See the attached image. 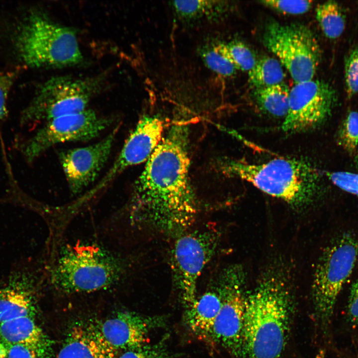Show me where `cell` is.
Returning <instances> with one entry per match:
<instances>
[{"instance_id": "5b68a950", "label": "cell", "mask_w": 358, "mask_h": 358, "mask_svg": "<svg viewBox=\"0 0 358 358\" xmlns=\"http://www.w3.org/2000/svg\"><path fill=\"white\" fill-rule=\"evenodd\" d=\"M123 263L98 247H68L59 255L51 271V281L64 292L99 290L115 284L125 270Z\"/></svg>"}, {"instance_id": "e0dca14e", "label": "cell", "mask_w": 358, "mask_h": 358, "mask_svg": "<svg viewBox=\"0 0 358 358\" xmlns=\"http://www.w3.org/2000/svg\"><path fill=\"white\" fill-rule=\"evenodd\" d=\"M32 279L25 274L12 275L0 288V323L15 318H34L36 307Z\"/></svg>"}, {"instance_id": "277c9868", "label": "cell", "mask_w": 358, "mask_h": 358, "mask_svg": "<svg viewBox=\"0 0 358 358\" xmlns=\"http://www.w3.org/2000/svg\"><path fill=\"white\" fill-rule=\"evenodd\" d=\"M14 44L21 61L33 68L71 66L83 60L76 31L40 13L32 12L20 24Z\"/></svg>"}, {"instance_id": "ffe728a7", "label": "cell", "mask_w": 358, "mask_h": 358, "mask_svg": "<svg viewBox=\"0 0 358 358\" xmlns=\"http://www.w3.org/2000/svg\"><path fill=\"white\" fill-rule=\"evenodd\" d=\"M171 5L178 18L185 23L201 20L215 21L227 10L228 4L222 0H174Z\"/></svg>"}, {"instance_id": "d4e9b609", "label": "cell", "mask_w": 358, "mask_h": 358, "mask_svg": "<svg viewBox=\"0 0 358 358\" xmlns=\"http://www.w3.org/2000/svg\"><path fill=\"white\" fill-rule=\"evenodd\" d=\"M222 46L225 55L238 70L249 72L256 63L257 60L254 54L243 42L238 41L228 43L222 42Z\"/></svg>"}, {"instance_id": "d6986e66", "label": "cell", "mask_w": 358, "mask_h": 358, "mask_svg": "<svg viewBox=\"0 0 358 358\" xmlns=\"http://www.w3.org/2000/svg\"><path fill=\"white\" fill-rule=\"evenodd\" d=\"M221 304L217 284L196 297L191 304L185 307L184 320L189 330L199 337L210 338Z\"/></svg>"}, {"instance_id": "1f68e13d", "label": "cell", "mask_w": 358, "mask_h": 358, "mask_svg": "<svg viewBox=\"0 0 358 358\" xmlns=\"http://www.w3.org/2000/svg\"><path fill=\"white\" fill-rule=\"evenodd\" d=\"M0 358H39L29 348L20 344H0Z\"/></svg>"}, {"instance_id": "7a4b0ae2", "label": "cell", "mask_w": 358, "mask_h": 358, "mask_svg": "<svg viewBox=\"0 0 358 358\" xmlns=\"http://www.w3.org/2000/svg\"><path fill=\"white\" fill-rule=\"evenodd\" d=\"M286 278L282 271L270 269L247 295L237 358H282L294 309Z\"/></svg>"}, {"instance_id": "9a60e30c", "label": "cell", "mask_w": 358, "mask_h": 358, "mask_svg": "<svg viewBox=\"0 0 358 358\" xmlns=\"http://www.w3.org/2000/svg\"><path fill=\"white\" fill-rule=\"evenodd\" d=\"M166 322L163 315L146 316L122 311L99 326L105 339L113 348L125 351L147 344L150 332L164 327Z\"/></svg>"}, {"instance_id": "4316f807", "label": "cell", "mask_w": 358, "mask_h": 358, "mask_svg": "<svg viewBox=\"0 0 358 358\" xmlns=\"http://www.w3.org/2000/svg\"><path fill=\"white\" fill-rule=\"evenodd\" d=\"M167 337L152 344H146L142 346L124 351L118 358H176V354L168 349Z\"/></svg>"}, {"instance_id": "3957f363", "label": "cell", "mask_w": 358, "mask_h": 358, "mask_svg": "<svg viewBox=\"0 0 358 358\" xmlns=\"http://www.w3.org/2000/svg\"><path fill=\"white\" fill-rule=\"evenodd\" d=\"M218 168L224 175L246 180L296 208L310 205L319 192L318 172L302 160L281 157L258 163L224 159Z\"/></svg>"}, {"instance_id": "7c38bea8", "label": "cell", "mask_w": 358, "mask_h": 358, "mask_svg": "<svg viewBox=\"0 0 358 358\" xmlns=\"http://www.w3.org/2000/svg\"><path fill=\"white\" fill-rule=\"evenodd\" d=\"M337 100L336 90L324 81L295 84L290 90L288 111L281 130L290 134L319 126L330 116Z\"/></svg>"}, {"instance_id": "8992f818", "label": "cell", "mask_w": 358, "mask_h": 358, "mask_svg": "<svg viewBox=\"0 0 358 358\" xmlns=\"http://www.w3.org/2000/svg\"><path fill=\"white\" fill-rule=\"evenodd\" d=\"M103 75L87 78L53 77L42 85L20 117V124L78 113L87 109L91 99L103 88Z\"/></svg>"}, {"instance_id": "836d02e7", "label": "cell", "mask_w": 358, "mask_h": 358, "mask_svg": "<svg viewBox=\"0 0 358 358\" xmlns=\"http://www.w3.org/2000/svg\"><path fill=\"white\" fill-rule=\"evenodd\" d=\"M356 154H357L356 159H357V160L358 162V149H357V153H356Z\"/></svg>"}, {"instance_id": "6da1fadb", "label": "cell", "mask_w": 358, "mask_h": 358, "mask_svg": "<svg viewBox=\"0 0 358 358\" xmlns=\"http://www.w3.org/2000/svg\"><path fill=\"white\" fill-rule=\"evenodd\" d=\"M189 129L174 123L135 182L129 204L134 225L176 238L195 222L199 212L189 170Z\"/></svg>"}, {"instance_id": "ba28073f", "label": "cell", "mask_w": 358, "mask_h": 358, "mask_svg": "<svg viewBox=\"0 0 358 358\" xmlns=\"http://www.w3.org/2000/svg\"><path fill=\"white\" fill-rule=\"evenodd\" d=\"M263 42L287 69L295 84L313 79L321 52L315 37L307 27L270 22L265 28Z\"/></svg>"}, {"instance_id": "f1b7e54d", "label": "cell", "mask_w": 358, "mask_h": 358, "mask_svg": "<svg viewBox=\"0 0 358 358\" xmlns=\"http://www.w3.org/2000/svg\"><path fill=\"white\" fill-rule=\"evenodd\" d=\"M264 5L283 14L298 15L303 14L311 8L312 1L310 0H262Z\"/></svg>"}, {"instance_id": "7402d4cb", "label": "cell", "mask_w": 358, "mask_h": 358, "mask_svg": "<svg viewBox=\"0 0 358 358\" xmlns=\"http://www.w3.org/2000/svg\"><path fill=\"white\" fill-rule=\"evenodd\" d=\"M279 61L269 57L257 60L248 72L249 81L257 89L270 87L283 82L285 75Z\"/></svg>"}, {"instance_id": "cb8c5ba5", "label": "cell", "mask_w": 358, "mask_h": 358, "mask_svg": "<svg viewBox=\"0 0 358 358\" xmlns=\"http://www.w3.org/2000/svg\"><path fill=\"white\" fill-rule=\"evenodd\" d=\"M317 21L325 35L332 39L339 37L345 28V17L340 5L329 0L316 8Z\"/></svg>"}, {"instance_id": "52a82bcc", "label": "cell", "mask_w": 358, "mask_h": 358, "mask_svg": "<svg viewBox=\"0 0 358 358\" xmlns=\"http://www.w3.org/2000/svg\"><path fill=\"white\" fill-rule=\"evenodd\" d=\"M358 255V239L346 233L329 246L319 259L312 293L316 315L323 324L330 322L338 295L353 270Z\"/></svg>"}, {"instance_id": "30bf717a", "label": "cell", "mask_w": 358, "mask_h": 358, "mask_svg": "<svg viewBox=\"0 0 358 358\" xmlns=\"http://www.w3.org/2000/svg\"><path fill=\"white\" fill-rule=\"evenodd\" d=\"M115 118L99 115L91 109L58 117L39 128L21 147L26 160L31 163L52 146L67 142L87 141L110 127Z\"/></svg>"}, {"instance_id": "5bb4252c", "label": "cell", "mask_w": 358, "mask_h": 358, "mask_svg": "<svg viewBox=\"0 0 358 358\" xmlns=\"http://www.w3.org/2000/svg\"><path fill=\"white\" fill-rule=\"evenodd\" d=\"M119 126L92 145L61 152L59 159L73 194L81 193L93 182L106 164Z\"/></svg>"}, {"instance_id": "ac0fdd59", "label": "cell", "mask_w": 358, "mask_h": 358, "mask_svg": "<svg viewBox=\"0 0 358 358\" xmlns=\"http://www.w3.org/2000/svg\"><path fill=\"white\" fill-rule=\"evenodd\" d=\"M0 344H20L34 351L39 358H50V339L29 316L0 323Z\"/></svg>"}, {"instance_id": "4dcf8cb0", "label": "cell", "mask_w": 358, "mask_h": 358, "mask_svg": "<svg viewBox=\"0 0 358 358\" xmlns=\"http://www.w3.org/2000/svg\"><path fill=\"white\" fill-rule=\"evenodd\" d=\"M328 176L332 182L341 189L358 195V174L337 172L329 173Z\"/></svg>"}, {"instance_id": "8fae6325", "label": "cell", "mask_w": 358, "mask_h": 358, "mask_svg": "<svg viewBox=\"0 0 358 358\" xmlns=\"http://www.w3.org/2000/svg\"><path fill=\"white\" fill-rule=\"evenodd\" d=\"M245 284V273L239 265L225 269L217 284L222 304L210 338L224 348L232 358H237L241 342L247 296Z\"/></svg>"}, {"instance_id": "9c48e42d", "label": "cell", "mask_w": 358, "mask_h": 358, "mask_svg": "<svg viewBox=\"0 0 358 358\" xmlns=\"http://www.w3.org/2000/svg\"><path fill=\"white\" fill-rule=\"evenodd\" d=\"M219 232L212 228L186 232L177 238L171 256L173 283L185 307L196 298L198 279L218 245Z\"/></svg>"}, {"instance_id": "d6a6232c", "label": "cell", "mask_w": 358, "mask_h": 358, "mask_svg": "<svg viewBox=\"0 0 358 358\" xmlns=\"http://www.w3.org/2000/svg\"><path fill=\"white\" fill-rule=\"evenodd\" d=\"M348 315L351 323L358 325V279L351 288L348 305Z\"/></svg>"}, {"instance_id": "4fadbf2b", "label": "cell", "mask_w": 358, "mask_h": 358, "mask_svg": "<svg viewBox=\"0 0 358 358\" xmlns=\"http://www.w3.org/2000/svg\"><path fill=\"white\" fill-rule=\"evenodd\" d=\"M165 127L157 115H143L125 141L119 155L108 171L92 188L101 191L125 170L148 160L161 142Z\"/></svg>"}, {"instance_id": "484cf974", "label": "cell", "mask_w": 358, "mask_h": 358, "mask_svg": "<svg viewBox=\"0 0 358 358\" xmlns=\"http://www.w3.org/2000/svg\"><path fill=\"white\" fill-rule=\"evenodd\" d=\"M339 144L350 154H356L358 147V112H350L343 120L338 134Z\"/></svg>"}, {"instance_id": "83f0119b", "label": "cell", "mask_w": 358, "mask_h": 358, "mask_svg": "<svg viewBox=\"0 0 358 358\" xmlns=\"http://www.w3.org/2000/svg\"><path fill=\"white\" fill-rule=\"evenodd\" d=\"M345 79L350 98L358 92V47L353 49L345 60Z\"/></svg>"}, {"instance_id": "f546056e", "label": "cell", "mask_w": 358, "mask_h": 358, "mask_svg": "<svg viewBox=\"0 0 358 358\" xmlns=\"http://www.w3.org/2000/svg\"><path fill=\"white\" fill-rule=\"evenodd\" d=\"M17 72V71H0V122L7 115V100Z\"/></svg>"}, {"instance_id": "603a6c76", "label": "cell", "mask_w": 358, "mask_h": 358, "mask_svg": "<svg viewBox=\"0 0 358 358\" xmlns=\"http://www.w3.org/2000/svg\"><path fill=\"white\" fill-rule=\"evenodd\" d=\"M222 43L210 39L200 47L199 53L209 69L219 76L230 77L236 74L238 70L225 55Z\"/></svg>"}, {"instance_id": "44dd1931", "label": "cell", "mask_w": 358, "mask_h": 358, "mask_svg": "<svg viewBox=\"0 0 358 358\" xmlns=\"http://www.w3.org/2000/svg\"><path fill=\"white\" fill-rule=\"evenodd\" d=\"M289 93L288 86L282 82L256 89L255 98L262 110L273 117L284 118L288 111Z\"/></svg>"}, {"instance_id": "2e32d148", "label": "cell", "mask_w": 358, "mask_h": 358, "mask_svg": "<svg viewBox=\"0 0 358 358\" xmlns=\"http://www.w3.org/2000/svg\"><path fill=\"white\" fill-rule=\"evenodd\" d=\"M57 358H117L116 350L105 339L99 326L79 323L69 331Z\"/></svg>"}]
</instances>
